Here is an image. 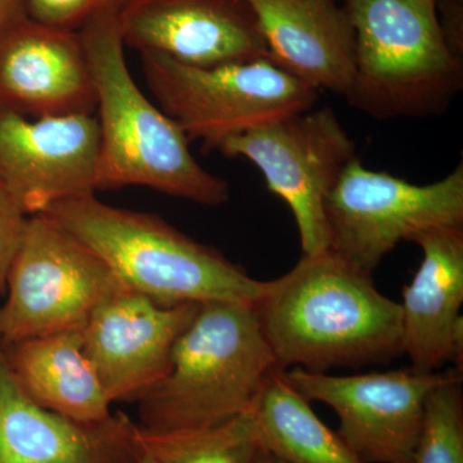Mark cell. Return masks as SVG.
<instances>
[{"mask_svg":"<svg viewBox=\"0 0 463 463\" xmlns=\"http://www.w3.org/2000/svg\"><path fill=\"white\" fill-rule=\"evenodd\" d=\"M254 307L283 371L385 365L403 354L401 303L331 250L303 255L288 273L264 281Z\"/></svg>","mask_w":463,"mask_h":463,"instance_id":"6da1fadb","label":"cell"},{"mask_svg":"<svg viewBox=\"0 0 463 463\" xmlns=\"http://www.w3.org/2000/svg\"><path fill=\"white\" fill-rule=\"evenodd\" d=\"M79 33L96 87L99 190L136 185L197 205H224L230 183L197 163L179 125L134 81L118 16L96 18Z\"/></svg>","mask_w":463,"mask_h":463,"instance_id":"7a4b0ae2","label":"cell"},{"mask_svg":"<svg viewBox=\"0 0 463 463\" xmlns=\"http://www.w3.org/2000/svg\"><path fill=\"white\" fill-rule=\"evenodd\" d=\"M42 214L97 252L128 288L158 303H257L264 281L219 250L197 242L158 215L121 209L94 194L71 197Z\"/></svg>","mask_w":463,"mask_h":463,"instance_id":"3957f363","label":"cell"},{"mask_svg":"<svg viewBox=\"0 0 463 463\" xmlns=\"http://www.w3.org/2000/svg\"><path fill=\"white\" fill-rule=\"evenodd\" d=\"M279 368L254 306L200 304L174 346L169 370L138 402L142 430L209 428L249 412Z\"/></svg>","mask_w":463,"mask_h":463,"instance_id":"277c9868","label":"cell"},{"mask_svg":"<svg viewBox=\"0 0 463 463\" xmlns=\"http://www.w3.org/2000/svg\"><path fill=\"white\" fill-rule=\"evenodd\" d=\"M354 33L345 99L379 120L444 114L463 85L438 0H340Z\"/></svg>","mask_w":463,"mask_h":463,"instance_id":"5b68a950","label":"cell"},{"mask_svg":"<svg viewBox=\"0 0 463 463\" xmlns=\"http://www.w3.org/2000/svg\"><path fill=\"white\" fill-rule=\"evenodd\" d=\"M143 75L160 109L206 151L231 137L307 111L318 90L267 58L197 67L141 53Z\"/></svg>","mask_w":463,"mask_h":463,"instance_id":"8992f818","label":"cell"},{"mask_svg":"<svg viewBox=\"0 0 463 463\" xmlns=\"http://www.w3.org/2000/svg\"><path fill=\"white\" fill-rule=\"evenodd\" d=\"M5 288L2 345L81 330L97 307L129 289L94 250L45 214L27 219Z\"/></svg>","mask_w":463,"mask_h":463,"instance_id":"52a82bcc","label":"cell"},{"mask_svg":"<svg viewBox=\"0 0 463 463\" xmlns=\"http://www.w3.org/2000/svg\"><path fill=\"white\" fill-rule=\"evenodd\" d=\"M325 207L331 251L373 276L399 243L437 228L463 227V165L419 185L367 169L354 157Z\"/></svg>","mask_w":463,"mask_h":463,"instance_id":"ba28073f","label":"cell"},{"mask_svg":"<svg viewBox=\"0 0 463 463\" xmlns=\"http://www.w3.org/2000/svg\"><path fill=\"white\" fill-rule=\"evenodd\" d=\"M216 151L248 158L260 170L268 190L291 210L303 255L330 250L326 200L356 157L354 142L334 109L286 116L225 139Z\"/></svg>","mask_w":463,"mask_h":463,"instance_id":"9c48e42d","label":"cell"},{"mask_svg":"<svg viewBox=\"0 0 463 463\" xmlns=\"http://www.w3.org/2000/svg\"><path fill=\"white\" fill-rule=\"evenodd\" d=\"M285 374L307 401L336 412L337 432L362 463H413L426 397L446 371L420 373L408 367L335 376L291 368Z\"/></svg>","mask_w":463,"mask_h":463,"instance_id":"30bf717a","label":"cell"},{"mask_svg":"<svg viewBox=\"0 0 463 463\" xmlns=\"http://www.w3.org/2000/svg\"><path fill=\"white\" fill-rule=\"evenodd\" d=\"M99 149L96 114L33 118L0 108V183L29 216L99 191Z\"/></svg>","mask_w":463,"mask_h":463,"instance_id":"8fae6325","label":"cell"},{"mask_svg":"<svg viewBox=\"0 0 463 463\" xmlns=\"http://www.w3.org/2000/svg\"><path fill=\"white\" fill-rule=\"evenodd\" d=\"M200 304L158 303L125 289L81 328L83 350L112 403H133L163 380L176 341Z\"/></svg>","mask_w":463,"mask_h":463,"instance_id":"7c38bea8","label":"cell"},{"mask_svg":"<svg viewBox=\"0 0 463 463\" xmlns=\"http://www.w3.org/2000/svg\"><path fill=\"white\" fill-rule=\"evenodd\" d=\"M118 23L125 47L164 54L184 65L270 60L246 0H133Z\"/></svg>","mask_w":463,"mask_h":463,"instance_id":"4fadbf2b","label":"cell"},{"mask_svg":"<svg viewBox=\"0 0 463 463\" xmlns=\"http://www.w3.org/2000/svg\"><path fill=\"white\" fill-rule=\"evenodd\" d=\"M138 423L123 412L79 422L36 403L0 344V463H145Z\"/></svg>","mask_w":463,"mask_h":463,"instance_id":"5bb4252c","label":"cell"},{"mask_svg":"<svg viewBox=\"0 0 463 463\" xmlns=\"http://www.w3.org/2000/svg\"><path fill=\"white\" fill-rule=\"evenodd\" d=\"M0 108L33 118L93 115L96 87L80 33L27 16L3 33Z\"/></svg>","mask_w":463,"mask_h":463,"instance_id":"9a60e30c","label":"cell"},{"mask_svg":"<svg viewBox=\"0 0 463 463\" xmlns=\"http://www.w3.org/2000/svg\"><path fill=\"white\" fill-rule=\"evenodd\" d=\"M412 242L422 260L403 288V354L420 373L462 370L463 227L423 232Z\"/></svg>","mask_w":463,"mask_h":463,"instance_id":"2e32d148","label":"cell"},{"mask_svg":"<svg viewBox=\"0 0 463 463\" xmlns=\"http://www.w3.org/2000/svg\"><path fill=\"white\" fill-rule=\"evenodd\" d=\"M270 60L289 74L345 96L354 71V33L340 0H246Z\"/></svg>","mask_w":463,"mask_h":463,"instance_id":"e0dca14e","label":"cell"},{"mask_svg":"<svg viewBox=\"0 0 463 463\" xmlns=\"http://www.w3.org/2000/svg\"><path fill=\"white\" fill-rule=\"evenodd\" d=\"M12 373L36 403L79 422L111 416L114 404L83 350L81 330L3 345Z\"/></svg>","mask_w":463,"mask_h":463,"instance_id":"ac0fdd59","label":"cell"},{"mask_svg":"<svg viewBox=\"0 0 463 463\" xmlns=\"http://www.w3.org/2000/svg\"><path fill=\"white\" fill-rule=\"evenodd\" d=\"M261 450L286 463H362L339 432L317 416L281 368L270 373L251 408Z\"/></svg>","mask_w":463,"mask_h":463,"instance_id":"d6986e66","label":"cell"},{"mask_svg":"<svg viewBox=\"0 0 463 463\" xmlns=\"http://www.w3.org/2000/svg\"><path fill=\"white\" fill-rule=\"evenodd\" d=\"M139 430L152 463H252L261 450L251 410L209 428Z\"/></svg>","mask_w":463,"mask_h":463,"instance_id":"ffe728a7","label":"cell"},{"mask_svg":"<svg viewBox=\"0 0 463 463\" xmlns=\"http://www.w3.org/2000/svg\"><path fill=\"white\" fill-rule=\"evenodd\" d=\"M413 463H463L462 370L450 367L426 397Z\"/></svg>","mask_w":463,"mask_h":463,"instance_id":"44dd1931","label":"cell"},{"mask_svg":"<svg viewBox=\"0 0 463 463\" xmlns=\"http://www.w3.org/2000/svg\"><path fill=\"white\" fill-rule=\"evenodd\" d=\"M133 0H26L27 17L57 27L79 32L102 16H120Z\"/></svg>","mask_w":463,"mask_h":463,"instance_id":"7402d4cb","label":"cell"},{"mask_svg":"<svg viewBox=\"0 0 463 463\" xmlns=\"http://www.w3.org/2000/svg\"><path fill=\"white\" fill-rule=\"evenodd\" d=\"M29 215L0 183V291L5 288L8 270L23 240Z\"/></svg>","mask_w":463,"mask_h":463,"instance_id":"603a6c76","label":"cell"},{"mask_svg":"<svg viewBox=\"0 0 463 463\" xmlns=\"http://www.w3.org/2000/svg\"><path fill=\"white\" fill-rule=\"evenodd\" d=\"M439 17L448 43L457 54L463 53V0H438Z\"/></svg>","mask_w":463,"mask_h":463,"instance_id":"cb8c5ba5","label":"cell"},{"mask_svg":"<svg viewBox=\"0 0 463 463\" xmlns=\"http://www.w3.org/2000/svg\"><path fill=\"white\" fill-rule=\"evenodd\" d=\"M26 16V0H0V35Z\"/></svg>","mask_w":463,"mask_h":463,"instance_id":"d4e9b609","label":"cell"},{"mask_svg":"<svg viewBox=\"0 0 463 463\" xmlns=\"http://www.w3.org/2000/svg\"><path fill=\"white\" fill-rule=\"evenodd\" d=\"M252 463H286V462H283V461H281V459L277 458V457L270 455V453L265 452V450H260V452H259V455L257 456V458H255V461Z\"/></svg>","mask_w":463,"mask_h":463,"instance_id":"484cf974","label":"cell"},{"mask_svg":"<svg viewBox=\"0 0 463 463\" xmlns=\"http://www.w3.org/2000/svg\"><path fill=\"white\" fill-rule=\"evenodd\" d=\"M145 463H152V462H151V459H149L147 457V461H146Z\"/></svg>","mask_w":463,"mask_h":463,"instance_id":"4316f807","label":"cell"}]
</instances>
